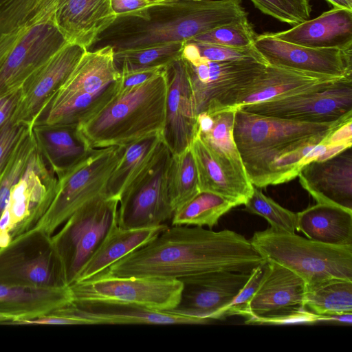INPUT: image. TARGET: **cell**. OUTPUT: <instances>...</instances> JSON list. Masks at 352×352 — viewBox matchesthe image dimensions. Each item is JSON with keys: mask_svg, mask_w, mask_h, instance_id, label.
Instances as JSON below:
<instances>
[{"mask_svg": "<svg viewBox=\"0 0 352 352\" xmlns=\"http://www.w3.org/2000/svg\"><path fill=\"white\" fill-rule=\"evenodd\" d=\"M265 263L266 261L252 270L245 285L223 311L221 320L232 316H241L247 320L250 318V302L263 276Z\"/></svg>", "mask_w": 352, "mask_h": 352, "instance_id": "obj_41", "label": "cell"}, {"mask_svg": "<svg viewBox=\"0 0 352 352\" xmlns=\"http://www.w3.org/2000/svg\"><path fill=\"white\" fill-rule=\"evenodd\" d=\"M182 52L210 61L250 60L268 65L254 46L234 48L188 40L184 43Z\"/></svg>", "mask_w": 352, "mask_h": 352, "instance_id": "obj_39", "label": "cell"}, {"mask_svg": "<svg viewBox=\"0 0 352 352\" xmlns=\"http://www.w3.org/2000/svg\"><path fill=\"white\" fill-rule=\"evenodd\" d=\"M168 226L124 229L116 225L80 270L76 282L89 279L147 244Z\"/></svg>", "mask_w": 352, "mask_h": 352, "instance_id": "obj_25", "label": "cell"}, {"mask_svg": "<svg viewBox=\"0 0 352 352\" xmlns=\"http://www.w3.org/2000/svg\"><path fill=\"white\" fill-rule=\"evenodd\" d=\"M41 294L23 288L0 285V301H30L38 298Z\"/></svg>", "mask_w": 352, "mask_h": 352, "instance_id": "obj_47", "label": "cell"}, {"mask_svg": "<svg viewBox=\"0 0 352 352\" xmlns=\"http://www.w3.org/2000/svg\"><path fill=\"white\" fill-rule=\"evenodd\" d=\"M26 29L0 36V67Z\"/></svg>", "mask_w": 352, "mask_h": 352, "instance_id": "obj_49", "label": "cell"}, {"mask_svg": "<svg viewBox=\"0 0 352 352\" xmlns=\"http://www.w3.org/2000/svg\"><path fill=\"white\" fill-rule=\"evenodd\" d=\"M250 241L264 260L285 267L305 284L331 278L352 280V245H327L271 227L254 232Z\"/></svg>", "mask_w": 352, "mask_h": 352, "instance_id": "obj_5", "label": "cell"}, {"mask_svg": "<svg viewBox=\"0 0 352 352\" xmlns=\"http://www.w3.org/2000/svg\"><path fill=\"white\" fill-rule=\"evenodd\" d=\"M58 0H0V36L28 28L54 14Z\"/></svg>", "mask_w": 352, "mask_h": 352, "instance_id": "obj_33", "label": "cell"}, {"mask_svg": "<svg viewBox=\"0 0 352 352\" xmlns=\"http://www.w3.org/2000/svg\"><path fill=\"white\" fill-rule=\"evenodd\" d=\"M36 148L32 127L28 126L16 142L0 175V217L9 202L12 188L23 174Z\"/></svg>", "mask_w": 352, "mask_h": 352, "instance_id": "obj_36", "label": "cell"}, {"mask_svg": "<svg viewBox=\"0 0 352 352\" xmlns=\"http://www.w3.org/2000/svg\"><path fill=\"white\" fill-rule=\"evenodd\" d=\"M125 146L93 148L84 158L57 176L52 214L58 221L70 217L91 199L105 195L108 180Z\"/></svg>", "mask_w": 352, "mask_h": 352, "instance_id": "obj_9", "label": "cell"}, {"mask_svg": "<svg viewBox=\"0 0 352 352\" xmlns=\"http://www.w3.org/2000/svg\"><path fill=\"white\" fill-rule=\"evenodd\" d=\"M341 78L269 64L258 76L228 91L206 112L236 111L243 105L299 93Z\"/></svg>", "mask_w": 352, "mask_h": 352, "instance_id": "obj_16", "label": "cell"}, {"mask_svg": "<svg viewBox=\"0 0 352 352\" xmlns=\"http://www.w3.org/2000/svg\"><path fill=\"white\" fill-rule=\"evenodd\" d=\"M331 3L334 8H343L352 10V1L349 0H327Z\"/></svg>", "mask_w": 352, "mask_h": 352, "instance_id": "obj_51", "label": "cell"}, {"mask_svg": "<svg viewBox=\"0 0 352 352\" xmlns=\"http://www.w3.org/2000/svg\"><path fill=\"white\" fill-rule=\"evenodd\" d=\"M234 116L232 110L199 113L195 136L215 152L243 164L233 137Z\"/></svg>", "mask_w": 352, "mask_h": 352, "instance_id": "obj_31", "label": "cell"}, {"mask_svg": "<svg viewBox=\"0 0 352 352\" xmlns=\"http://www.w3.org/2000/svg\"><path fill=\"white\" fill-rule=\"evenodd\" d=\"M87 50L67 43L29 77L21 87V97L10 122L32 126Z\"/></svg>", "mask_w": 352, "mask_h": 352, "instance_id": "obj_15", "label": "cell"}, {"mask_svg": "<svg viewBox=\"0 0 352 352\" xmlns=\"http://www.w3.org/2000/svg\"><path fill=\"white\" fill-rule=\"evenodd\" d=\"M148 2H152V3H160V2H162L164 1H166V0H146Z\"/></svg>", "mask_w": 352, "mask_h": 352, "instance_id": "obj_53", "label": "cell"}, {"mask_svg": "<svg viewBox=\"0 0 352 352\" xmlns=\"http://www.w3.org/2000/svg\"><path fill=\"white\" fill-rule=\"evenodd\" d=\"M272 34L282 41L309 47L352 48V10L334 8Z\"/></svg>", "mask_w": 352, "mask_h": 352, "instance_id": "obj_23", "label": "cell"}, {"mask_svg": "<svg viewBox=\"0 0 352 352\" xmlns=\"http://www.w3.org/2000/svg\"><path fill=\"white\" fill-rule=\"evenodd\" d=\"M196 115L212 109L230 90L258 76L267 65L250 60L210 61L182 52Z\"/></svg>", "mask_w": 352, "mask_h": 352, "instance_id": "obj_13", "label": "cell"}, {"mask_svg": "<svg viewBox=\"0 0 352 352\" xmlns=\"http://www.w3.org/2000/svg\"><path fill=\"white\" fill-rule=\"evenodd\" d=\"M184 42L153 45L138 50L114 52L119 72L147 68L166 67L181 58Z\"/></svg>", "mask_w": 352, "mask_h": 352, "instance_id": "obj_35", "label": "cell"}, {"mask_svg": "<svg viewBox=\"0 0 352 352\" xmlns=\"http://www.w3.org/2000/svg\"><path fill=\"white\" fill-rule=\"evenodd\" d=\"M301 186L317 203L352 211L351 147L323 160H314L300 168Z\"/></svg>", "mask_w": 352, "mask_h": 352, "instance_id": "obj_19", "label": "cell"}, {"mask_svg": "<svg viewBox=\"0 0 352 352\" xmlns=\"http://www.w3.org/2000/svg\"><path fill=\"white\" fill-rule=\"evenodd\" d=\"M254 47L268 65L338 77L352 76V48H314L282 41L272 33L257 35Z\"/></svg>", "mask_w": 352, "mask_h": 352, "instance_id": "obj_17", "label": "cell"}, {"mask_svg": "<svg viewBox=\"0 0 352 352\" xmlns=\"http://www.w3.org/2000/svg\"><path fill=\"white\" fill-rule=\"evenodd\" d=\"M21 97V89L0 96V131L10 121Z\"/></svg>", "mask_w": 352, "mask_h": 352, "instance_id": "obj_46", "label": "cell"}, {"mask_svg": "<svg viewBox=\"0 0 352 352\" xmlns=\"http://www.w3.org/2000/svg\"><path fill=\"white\" fill-rule=\"evenodd\" d=\"M11 217L8 208L6 207L0 217V232L6 231L10 226Z\"/></svg>", "mask_w": 352, "mask_h": 352, "instance_id": "obj_50", "label": "cell"}, {"mask_svg": "<svg viewBox=\"0 0 352 352\" xmlns=\"http://www.w3.org/2000/svg\"><path fill=\"white\" fill-rule=\"evenodd\" d=\"M256 32L248 17L196 36L190 41L234 48H247L254 46Z\"/></svg>", "mask_w": 352, "mask_h": 352, "instance_id": "obj_38", "label": "cell"}, {"mask_svg": "<svg viewBox=\"0 0 352 352\" xmlns=\"http://www.w3.org/2000/svg\"><path fill=\"white\" fill-rule=\"evenodd\" d=\"M120 78L111 46L87 50L55 96L74 93L96 94Z\"/></svg>", "mask_w": 352, "mask_h": 352, "instance_id": "obj_27", "label": "cell"}, {"mask_svg": "<svg viewBox=\"0 0 352 352\" xmlns=\"http://www.w3.org/2000/svg\"><path fill=\"white\" fill-rule=\"evenodd\" d=\"M352 117L331 123H311L235 111L234 140L251 183L263 188L270 166L305 139L331 132Z\"/></svg>", "mask_w": 352, "mask_h": 352, "instance_id": "obj_4", "label": "cell"}, {"mask_svg": "<svg viewBox=\"0 0 352 352\" xmlns=\"http://www.w3.org/2000/svg\"><path fill=\"white\" fill-rule=\"evenodd\" d=\"M236 206L235 203L221 195L200 191L174 212L171 223L212 228L224 214Z\"/></svg>", "mask_w": 352, "mask_h": 352, "instance_id": "obj_32", "label": "cell"}, {"mask_svg": "<svg viewBox=\"0 0 352 352\" xmlns=\"http://www.w3.org/2000/svg\"><path fill=\"white\" fill-rule=\"evenodd\" d=\"M259 188L254 186L252 193L244 204L245 210L263 217L274 229L295 232L297 214L280 206Z\"/></svg>", "mask_w": 352, "mask_h": 352, "instance_id": "obj_37", "label": "cell"}, {"mask_svg": "<svg viewBox=\"0 0 352 352\" xmlns=\"http://www.w3.org/2000/svg\"><path fill=\"white\" fill-rule=\"evenodd\" d=\"M265 260L230 230L175 225L100 272L114 277H182L219 271L252 272Z\"/></svg>", "mask_w": 352, "mask_h": 352, "instance_id": "obj_1", "label": "cell"}, {"mask_svg": "<svg viewBox=\"0 0 352 352\" xmlns=\"http://www.w3.org/2000/svg\"><path fill=\"white\" fill-rule=\"evenodd\" d=\"M170 157L164 144L154 164L122 194L117 213L120 228H149L171 219L174 210L167 184Z\"/></svg>", "mask_w": 352, "mask_h": 352, "instance_id": "obj_10", "label": "cell"}, {"mask_svg": "<svg viewBox=\"0 0 352 352\" xmlns=\"http://www.w3.org/2000/svg\"><path fill=\"white\" fill-rule=\"evenodd\" d=\"M349 1H352V0H349Z\"/></svg>", "mask_w": 352, "mask_h": 352, "instance_id": "obj_54", "label": "cell"}, {"mask_svg": "<svg viewBox=\"0 0 352 352\" xmlns=\"http://www.w3.org/2000/svg\"><path fill=\"white\" fill-rule=\"evenodd\" d=\"M117 81L96 94L74 93L54 96L34 124L78 126L112 99L117 94Z\"/></svg>", "mask_w": 352, "mask_h": 352, "instance_id": "obj_29", "label": "cell"}, {"mask_svg": "<svg viewBox=\"0 0 352 352\" xmlns=\"http://www.w3.org/2000/svg\"><path fill=\"white\" fill-rule=\"evenodd\" d=\"M296 230L321 243L352 245V211L319 204L296 213Z\"/></svg>", "mask_w": 352, "mask_h": 352, "instance_id": "obj_26", "label": "cell"}, {"mask_svg": "<svg viewBox=\"0 0 352 352\" xmlns=\"http://www.w3.org/2000/svg\"><path fill=\"white\" fill-rule=\"evenodd\" d=\"M165 69L144 83L116 94L98 113L77 126L91 148L126 146L162 134L167 94Z\"/></svg>", "mask_w": 352, "mask_h": 352, "instance_id": "obj_3", "label": "cell"}, {"mask_svg": "<svg viewBox=\"0 0 352 352\" xmlns=\"http://www.w3.org/2000/svg\"><path fill=\"white\" fill-rule=\"evenodd\" d=\"M32 130L38 150L56 177L93 149L80 135L76 125L34 124Z\"/></svg>", "mask_w": 352, "mask_h": 352, "instance_id": "obj_24", "label": "cell"}, {"mask_svg": "<svg viewBox=\"0 0 352 352\" xmlns=\"http://www.w3.org/2000/svg\"><path fill=\"white\" fill-rule=\"evenodd\" d=\"M164 145L161 133L126 145L108 180L106 196L120 200L130 185L154 164Z\"/></svg>", "mask_w": 352, "mask_h": 352, "instance_id": "obj_28", "label": "cell"}, {"mask_svg": "<svg viewBox=\"0 0 352 352\" xmlns=\"http://www.w3.org/2000/svg\"><path fill=\"white\" fill-rule=\"evenodd\" d=\"M251 272L219 271L184 276L177 305L167 312L195 318L204 324L221 320Z\"/></svg>", "mask_w": 352, "mask_h": 352, "instance_id": "obj_12", "label": "cell"}, {"mask_svg": "<svg viewBox=\"0 0 352 352\" xmlns=\"http://www.w3.org/2000/svg\"><path fill=\"white\" fill-rule=\"evenodd\" d=\"M190 148L197 168L200 191L218 194L236 206L244 204L252 193L254 185L243 165L215 152L197 136Z\"/></svg>", "mask_w": 352, "mask_h": 352, "instance_id": "obj_20", "label": "cell"}, {"mask_svg": "<svg viewBox=\"0 0 352 352\" xmlns=\"http://www.w3.org/2000/svg\"><path fill=\"white\" fill-rule=\"evenodd\" d=\"M19 272L25 278L39 284L48 283L51 276L49 262L44 257L27 262L19 268Z\"/></svg>", "mask_w": 352, "mask_h": 352, "instance_id": "obj_44", "label": "cell"}, {"mask_svg": "<svg viewBox=\"0 0 352 352\" xmlns=\"http://www.w3.org/2000/svg\"><path fill=\"white\" fill-rule=\"evenodd\" d=\"M19 324H89V323L85 320L71 317L67 316H50L47 318H39L34 320H23Z\"/></svg>", "mask_w": 352, "mask_h": 352, "instance_id": "obj_48", "label": "cell"}, {"mask_svg": "<svg viewBox=\"0 0 352 352\" xmlns=\"http://www.w3.org/2000/svg\"><path fill=\"white\" fill-rule=\"evenodd\" d=\"M67 43L54 15L27 28L0 67V96L21 89Z\"/></svg>", "mask_w": 352, "mask_h": 352, "instance_id": "obj_14", "label": "cell"}, {"mask_svg": "<svg viewBox=\"0 0 352 352\" xmlns=\"http://www.w3.org/2000/svg\"><path fill=\"white\" fill-rule=\"evenodd\" d=\"M247 16L241 0H166L117 17L88 50L109 45L116 52L185 42Z\"/></svg>", "mask_w": 352, "mask_h": 352, "instance_id": "obj_2", "label": "cell"}, {"mask_svg": "<svg viewBox=\"0 0 352 352\" xmlns=\"http://www.w3.org/2000/svg\"><path fill=\"white\" fill-rule=\"evenodd\" d=\"M28 126H30L10 121L0 131V175L16 142Z\"/></svg>", "mask_w": 352, "mask_h": 352, "instance_id": "obj_42", "label": "cell"}, {"mask_svg": "<svg viewBox=\"0 0 352 352\" xmlns=\"http://www.w3.org/2000/svg\"><path fill=\"white\" fill-rule=\"evenodd\" d=\"M61 315L87 320L89 324H204L199 320L167 311H160L135 305L114 301H74Z\"/></svg>", "mask_w": 352, "mask_h": 352, "instance_id": "obj_22", "label": "cell"}, {"mask_svg": "<svg viewBox=\"0 0 352 352\" xmlns=\"http://www.w3.org/2000/svg\"><path fill=\"white\" fill-rule=\"evenodd\" d=\"M263 13L294 26L309 19V0H250Z\"/></svg>", "mask_w": 352, "mask_h": 352, "instance_id": "obj_40", "label": "cell"}, {"mask_svg": "<svg viewBox=\"0 0 352 352\" xmlns=\"http://www.w3.org/2000/svg\"><path fill=\"white\" fill-rule=\"evenodd\" d=\"M305 281L285 267L266 261L263 276L250 302L247 323L314 322L304 309Z\"/></svg>", "mask_w": 352, "mask_h": 352, "instance_id": "obj_8", "label": "cell"}, {"mask_svg": "<svg viewBox=\"0 0 352 352\" xmlns=\"http://www.w3.org/2000/svg\"><path fill=\"white\" fill-rule=\"evenodd\" d=\"M118 204V199L102 195L88 201L70 216L65 233L68 283L76 282L83 265L117 225Z\"/></svg>", "mask_w": 352, "mask_h": 352, "instance_id": "obj_11", "label": "cell"}, {"mask_svg": "<svg viewBox=\"0 0 352 352\" xmlns=\"http://www.w3.org/2000/svg\"><path fill=\"white\" fill-rule=\"evenodd\" d=\"M116 18L111 0H58L54 14L67 41L87 50Z\"/></svg>", "mask_w": 352, "mask_h": 352, "instance_id": "obj_21", "label": "cell"}, {"mask_svg": "<svg viewBox=\"0 0 352 352\" xmlns=\"http://www.w3.org/2000/svg\"><path fill=\"white\" fill-rule=\"evenodd\" d=\"M156 3H158L148 2L146 0H111V6L116 17L135 16L143 10Z\"/></svg>", "mask_w": 352, "mask_h": 352, "instance_id": "obj_45", "label": "cell"}, {"mask_svg": "<svg viewBox=\"0 0 352 352\" xmlns=\"http://www.w3.org/2000/svg\"><path fill=\"white\" fill-rule=\"evenodd\" d=\"M167 94L163 142L172 155L188 148L197 132L192 91L184 60L180 58L166 67Z\"/></svg>", "mask_w": 352, "mask_h": 352, "instance_id": "obj_18", "label": "cell"}, {"mask_svg": "<svg viewBox=\"0 0 352 352\" xmlns=\"http://www.w3.org/2000/svg\"><path fill=\"white\" fill-rule=\"evenodd\" d=\"M166 67L123 70L117 81V94L136 87L161 73Z\"/></svg>", "mask_w": 352, "mask_h": 352, "instance_id": "obj_43", "label": "cell"}, {"mask_svg": "<svg viewBox=\"0 0 352 352\" xmlns=\"http://www.w3.org/2000/svg\"><path fill=\"white\" fill-rule=\"evenodd\" d=\"M167 184L174 212L199 192L197 168L190 146L170 157Z\"/></svg>", "mask_w": 352, "mask_h": 352, "instance_id": "obj_34", "label": "cell"}, {"mask_svg": "<svg viewBox=\"0 0 352 352\" xmlns=\"http://www.w3.org/2000/svg\"><path fill=\"white\" fill-rule=\"evenodd\" d=\"M10 241V237L6 231L0 232V248L7 246Z\"/></svg>", "mask_w": 352, "mask_h": 352, "instance_id": "obj_52", "label": "cell"}, {"mask_svg": "<svg viewBox=\"0 0 352 352\" xmlns=\"http://www.w3.org/2000/svg\"><path fill=\"white\" fill-rule=\"evenodd\" d=\"M74 301H114L166 311L179 303L182 283L176 278L114 277L98 274L74 283L69 287Z\"/></svg>", "mask_w": 352, "mask_h": 352, "instance_id": "obj_7", "label": "cell"}, {"mask_svg": "<svg viewBox=\"0 0 352 352\" xmlns=\"http://www.w3.org/2000/svg\"><path fill=\"white\" fill-rule=\"evenodd\" d=\"M303 305L317 316L352 313V280L331 278L305 284Z\"/></svg>", "mask_w": 352, "mask_h": 352, "instance_id": "obj_30", "label": "cell"}, {"mask_svg": "<svg viewBox=\"0 0 352 352\" xmlns=\"http://www.w3.org/2000/svg\"><path fill=\"white\" fill-rule=\"evenodd\" d=\"M237 109L305 122H336L352 117V77H343L304 91L243 105Z\"/></svg>", "mask_w": 352, "mask_h": 352, "instance_id": "obj_6", "label": "cell"}]
</instances>
